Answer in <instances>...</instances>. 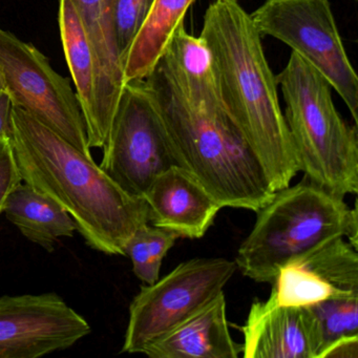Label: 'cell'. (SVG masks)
I'll list each match as a JSON object with an SVG mask.
<instances>
[{"label": "cell", "instance_id": "cell-1", "mask_svg": "<svg viewBox=\"0 0 358 358\" xmlns=\"http://www.w3.org/2000/svg\"><path fill=\"white\" fill-rule=\"evenodd\" d=\"M11 141L22 181L64 207L92 249L125 255L127 241L150 224L145 199L125 192L93 157L17 106Z\"/></svg>", "mask_w": 358, "mask_h": 358}, {"label": "cell", "instance_id": "cell-2", "mask_svg": "<svg viewBox=\"0 0 358 358\" xmlns=\"http://www.w3.org/2000/svg\"><path fill=\"white\" fill-rule=\"evenodd\" d=\"M200 37L213 56L228 116L257 155L274 192L287 187L301 171L299 160L250 14L238 0H213Z\"/></svg>", "mask_w": 358, "mask_h": 358}, {"label": "cell", "instance_id": "cell-3", "mask_svg": "<svg viewBox=\"0 0 358 358\" xmlns=\"http://www.w3.org/2000/svg\"><path fill=\"white\" fill-rule=\"evenodd\" d=\"M180 167L222 207L257 211L274 194L269 179L226 112L221 94L194 91L161 64L144 79Z\"/></svg>", "mask_w": 358, "mask_h": 358}, {"label": "cell", "instance_id": "cell-4", "mask_svg": "<svg viewBox=\"0 0 358 358\" xmlns=\"http://www.w3.org/2000/svg\"><path fill=\"white\" fill-rule=\"evenodd\" d=\"M357 232L356 206L305 179L274 192L257 211L236 264L247 278L273 284L285 266L333 238H347L357 249Z\"/></svg>", "mask_w": 358, "mask_h": 358}, {"label": "cell", "instance_id": "cell-5", "mask_svg": "<svg viewBox=\"0 0 358 358\" xmlns=\"http://www.w3.org/2000/svg\"><path fill=\"white\" fill-rule=\"evenodd\" d=\"M275 78L305 179L339 198L357 194V125L348 124L337 112L330 83L294 52Z\"/></svg>", "mask_w": 358, "mask_h": 358}, {"label": "cell", "instance_id": "cell-6", "mask_svg": "<svg viewBox=\"0 0 358 358\" xmlns=\"http://www.w3.org/2000/svg\"><path fill=\"white\" fill-rule=\"evenodd\" d=\"M250 17L261 37L282 41L327 79L357 125L358 77L330 0H265Z\"/></svg>", "mask_w": 358, "mask_h": 358}, {"label": "cell", "instance_id": "cell-7", "mask_svg": "<svg viewBox=\"0 0 358 358\" xmlns=\"http://www.w3.org/2000/svg\"><path fill=\"white\" fill-rule=\"evenodd\" d=\"M238 270L236 261L196 257L142 286L129 306L122 353H143L152 341L181 324L223 292Z\"/></svg>", "mask_w": 358, "mask_h": 358}, {"label": "cell", "instance_id": "cell-8", "mask_svg": "<svg viewBox=\"0 0 358 358\" xmlns=\"http://www.w3.org/2000/svg\"><path fill=\"white\" fill-rule=\"evenodd\" d=\"M102 148L101 169L125 192L141 198L158 176L179 166L144 79L125 83Z\"/></svg>", "mask_w": 358, "mask_h": 358}, {"label": "cell", "instance_id": "cell-9", "mask_svg": "<svg viewBox=\"0 0 358 358\" xmlns=\"http://www.w3.org/2000/svg\"><path fill=\"white\" fill-rule=\"evenodd\" d=\"M0 68L14 106L92 157L76 93L36 47L0 28Z\"/></svg>", "mask_w": 358, "mask_h": 358}, {"label": "cell", "instance_id": "cell-10", "mask_svg": "<svg viewBox=\"0 0 358 358\" xmlns=\"http://www.w3.org/2000/svg\"><path fill=\"white\" fill-rule=\"evenodd\" d=\"M91 330L56 293L0 297V358H38L64 351Z\"/></svg>", "mask_w": 358, "mask_h": 358}, {"label": "cell", "instance_id": "cell-11", "mask_svg": "<svg viewBox=\"0 0 358 358\" xmlns=\"http://www.w3.org/2000/svg\"><path fill=\"white\" fill-rule=\"evenodd\" d=\"M272 290L278 303L293 307L358 294L357 249L343 236L333 238L285 266Z\"/></svg>", "mask_w": 358, "mask_h": 358}, {"label": "cell", "instance_id": "cell-12", "mask_svg": "<svg viewBox=\"0 0 358 358\" xmlns=\"http://www.w3.org/2000/svg\"><path fill=\"white\" fill-rule=\"evenodd\" d=\"M246 358H320L324 343L308 306L293 307L269 299L255 301L242 328Z\"/></svg>", "mask_w": 358, "mask_h": 358}, {"label": "cell", "instance_id": "cell-13", "mask_svg": "<svg viewBox=\"0 0 358 358\" xmlns=\"http://www.w3.org/2000/svg\"><path fill=\"white\" fill-rule=\"evenodd\" d=\"M72 3L95 59L96 136L92 148H102L125 85L115 22L116 0H72Z\"/></svg>", "mask_w": 358, "mask_h": 358}, {"label": "cell", "instance_id": "cell-14", "mask_svg": "<svg viewBox=\"0 0 358 358\" xmlns=\"http://www.w3.org/2000/svg\"><path fill=\"white\" fill-rule=\"evenodd\" d=\"M144 199L150 225L179 238H202L223 208L196 178L180 166L158 176Z\"/></svg>", "mask_w": 358, "mask_h": 358}, {"label": "cell", "instance_id": "cell-15", "mask_svg": "<svg viewBox=\"0 0 358 358\" xmlns=\"http://www.w3.org/2000/svg\"><path fill=\"white\" fill-rule=\"evenodd\" d=\"M242 351L243 345L230 334L223 291L142 354L152 358H238Z\"/></svg>", "mask_w": 358, "mask_h": 358}, {"label": "cell", "instance_id": "cell-16", "mask_svg": "<svg viewBox=\"0 0 358 358\" xmlns=\"http://www.w3.org/2000/svg\"><path fill=\"white\" fill-rule=\"evenodd\" d=\"M3 213L22 236L49 252L59 238H72L77 230L64 207L27 183H20L10 194Z\"/></svg>", "mask_w": 358, "mask_h": 358}, {"label": "cell", "instance_id": "cell-17", "mask_svg": "<svg viewBox=\"0 0 358 358\" xmlns=\"http://www.w3.org/2000/svg\"><path fill=\"white\" fill-rule=\"evenodd\" d=\"M196 0H155L123 66L124 83L148 78Z\"/></svg>", "mask_w": 358, "mask_h": 358}, {"label": "cell", "instance_id": "cell-18", "mask_svg": "<svg viewBox=\"0 0 358 358\" xmlns=\"http://www.w3.org/2000/svg\"><path fill=\"white\" fill-rule=\"evenodd\" d=\"M58 22L64 55L76 87V95L85 117L89 145L92 148L96 136L95 59L72 0H59Z\"/></svg>", "mask_w": 358, "mask_h": 358}, {"label": "cell", "instance_id": "cell-19", "mask_svg": "<svg viewBox=\"0 0 358 358\" xmlns=\"http://www.w3.org/2000/svg\"><path fill=\"white\" fill-rule=\"evenodd\" d=\"M178 238L173 232L150 224L140 227L124 247V255L131 259L135 275L145 284L156 282L163 259Z\"/></svg>", "mask_w": 358, "mask_h": 358}, {"label": "cell", "instance_id": "cell-20", "mask_svg": "<svg viewBox=\"0 0 358 358\" xmlns=\"http://www.w3.org/2000/svg\"><path fill=\"white\" fill-rule=\"evenodd\" d=\"M308 307L317 320L324 350L338 339L358 336V294L333 295Z\"/></svg>", "mask_w": 358, "mask_h": 358}, {"label": "cell", "instance_id": "cell-21", "mask_svg": "<svg viewBox=\"0 0 358 358\" xmlns=\"http://www.w3.org/2000/svg\"><path fill=\"white\" fill-rule=\"evenodd\" d=\"M155 0H116L115 22L121 62L124 66L129 48L148 17Z\"/></svg>", "mask_w": 358, "mask_h": 358}, {"label": "cell", "instance_id": "cell-22", "mask_svg": "<svg viewBox=\"0 0 358 358\" xmlns=\"http://www.w3.org/2000/svg\"><path fill=\"white\" fill-rule=\"evenodd\" d=\"M22 183L12 145L11 136L0 138V215L13 190Z\"/></svg>", "mask_w": 358, "mask_h": 358}, {"label": "cell", "instance_id": "cell-23", "mask_svg": "<svg viewBox=\"0 0 358 358\" xmlns=\"http://www.w3.org/2000/svg\"><path fill=\"white\" fill-rule=\"evenodd\" d=\"M357 358L358 336L345 337L331 343L320 354V358Z\"/></svg>", "mask_w": 358, "mask_h": 358}, {"label": "cell", "instance_id": "cell-24", "mask_svg": "<svg viewBox=\"0 0 358 358\" xmlns=\"http://www.w3.org/2000/svg\"><path fill=\"white\" fill-rule=\"evenodd\" d=\"M13 106L9 92H0V138L11 136Z\"/></svg>", "mask_w": 358, "mask_h": 358}, {"label": "cell", "instance_id": "cell-25", "mask_svg": "<svg viewBox=\"0 0 358 358\" xmlns=\"http://www.w3.org/2000/svg\"><path fill=\"white\" fill-rule=\"evenodd\" d=\"M7 91V83H6L5 75L3 70L0 68V92Z\"/></svg>", "mask_w": 358, "mask_h": 358}]
</instances>
